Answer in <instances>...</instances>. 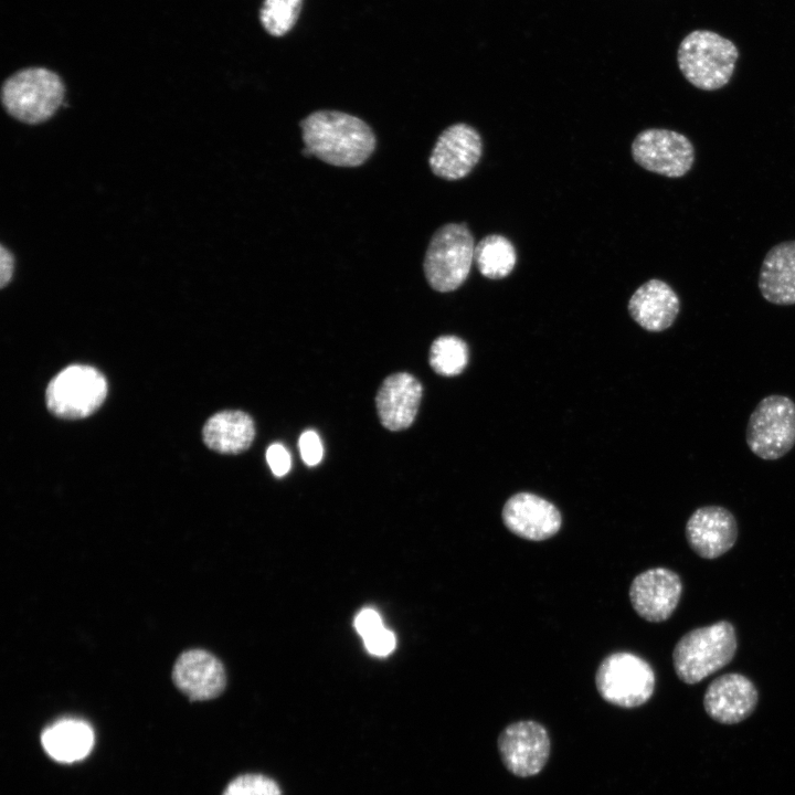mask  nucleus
<instances>
[{
	"label": "nucleus",
	"mask_w": 795,
	"mask_h": 795,
	"mask_svg": "<svg viewBox=\"0 0 795 795\" xmlns=\"http://www.w3.org/2000/svg\"><path fill=\"white\" fill-rule=\"evenodd\" d=\"M306 157L315 156L336 167H358L377 145L370 126L361 118L339 110H317L299 124Z\"/></svg>",
	"instance_id": "obj_1"
},
{
	"label": "nucleus",
	"mask_w": 795,
	"mask_h": 795,
	"mask_svg": "<svg viewBox=\"0 0 795 795\" xmlns=\"http://www.w3.org/2000/svg\"><path fill=\"white\" fill-rule=\"evenodd\" d=\"M738 647L735 629L728 621L689 630L677 642L672 665L678 678L688 685L700 682L727 666Z\"/></svg>",
	"instance_id": "obj_2"
},
{
	"label": "nucleus",
	"mask_w": 795,
	"mask_h": 795,
	"mask_svg": "<svg viewBox=\"0 0 795 795\" xmlns=\"http://www.w3.org/2000/svg\"><path fill=\"white\" fill-rule=\"evenodd\" d=\"M474 251V236L465 222L441 226L433 234L423 262L430 286L441 293L462 286L469 275Z\"/></svg>",
	"instance_id": "obj_5"
},
{
	"label": "nucleus",
	"mask_w": 795,
	"mask_h": 795,
	"mask_svg": "<svg viewBox=\"0 0 795 795\" xmlns=\"http://www.w3.org/2000/svg\"><path fill=\"white\" fill-rule=\"evenodd\" d=\"M172 680L191 700H209L225 688L226 676L221 661L203 649L182 653L174 662Z\"/></svg>",
	"instance_id": "obj_16"
},
{
	"label": "nucleus",
	"mask_w": 795,
	"mask_h": 795,
	"mask_svg": "<svg viewBox=\"0 0 795 795\" xmlns=\"http://www.w3.org/2000/svg\"><path fill=\"white\" fill-rule=\"evenodd\" d=\"M689 547L703 559H716L728 552L738 539V523L730 510L721 506L696 509L686 523Z\"/></svg>",
	"instance_id": "obj_15"
},
{
	"label": "nucleus",
	"mask_w": 795,
	"mask_h": 795,
	"mask_svg": "<svg viewBox=\"0 0 795 795\" xmlns=\"http://www.w3.org/2000/svg\"><path fill=\"white\" fill-rule=\"evenodd\" d=\"M422 393V384L410 373L399 372L385 378L375 396L382 425L390 431L410 427L417 414Z\"/></svg>",
	"instance_id": "obj_17"
},
{
	"label": "nucleus",
	"mask_w": 795,
	"mask_h": 795,
	"mask_svg": "<svg viewBox=\"0 0 795 795\" xmlns=\"http://www.w3.org/2000/svg\"><path fill=\"white\" fill-rule=\"evenodd\" d=\"M759 289L771 304L795 305V240L774 245L759 274Z\"/></svg>",
	"instance_id": "obj_19"
},
{
	"label": "nucleus",
	"mask_w": 795,
	"mask_h": 795,
	"mask_svg": "<svg viewBox=\"0 0 795 795\" xmlns=\"http://www.w3.org/2000/svg\"><path fill=\"white\" fill-rule=\"evenodd\" d=\"M303 0H265L259 20L263 28L274 36L286 34L297 21Z\"/></svg>",
	"instance_id": "obj_24"
},
{
	"label": "nucleus",
	"mask_w": 795,
	"mask_h": 795,
	"mask_svg": "<svg viewBox=\"0 0 795 795\" xmlns=\"http://www.w3.org/2000/svg\"><path fill=\"white\" fill-rule=\"evenodd\" d=\"M501 517L510 532L531 541H542L555 536L562 524L559 509L531 492L511 496L504 505Z\"/></svg>",
	"instance_id": "obj_13"
},
{
	"label": "nucleus",
	"mask_w": 795,
	"mask_h": 795,
	"mask_svg": "<svg viewBox=\"0 0 795 795\" xmlns=\"http://www.w3.org/2000/svg\"><path fill=\"white\" fill-rule=\"evenodd\" d=\"M14 269V257L12 253L1 245L0 247V286L6 287L11 280Z\"/></svg>",
	"instance_id": "obj_30"
},
{
	"label": "nucleus",
	"mask_w": 795,
	"mask_h": 795,
	"mask_svg": "<svg viewBox=\"0 0 795 795\" xmlns=\"http://www.w3.org/2000/svg\"><path fill=\"white\" fill-rule=\"evenodd\" d=\"M107 395L105 377L95 368L73 364L59 372L46 389V405L54 415L76 420L94 413Z\"/></svg>",
	"instance_id": "obj_8"
},
{
	"label": "nucleus",
	"mask_w": 795,
	"mask_h": 795,
	"mask_svg": "<svg viewBox=\"0 0 795 795\" xmlns=\"http://www.w3.org/2000/svg\"><path fill=\"white\" fill-rule=\"evenodd\" d=\"M653 667L640 656L616 651L600 664L595 685L600 696L621 708H636L646 703L655 690Z\"/></svg>",
	"instance_id": "obj_6"
},
{
	"label": "nucleus",
	"mask_w": 795,
	"mask_h": 795,
	"mask_svg": "<svg viewBox=\"0 0 795 795\" xmlns=\"http://www.w3.org/2000/svg\"><path fill=\"white\" fill-rule=\"evenodd\" d=\"M634 161L647 171L668 178H680L693 166L695 147L681 132L648 128L632 142Z\"/></svg>",
	"instance_id": "obj_9"
},
{
	"label": "nucleus",
	"mask_w": 795,
	"mask_h": 795,
	"mask_svg": "<svg viewBox=\"0 0 795 795\" xmlns=\"http://www.w3.org/2000/svg\"><path fill=\"white\" fill-rule=\"evenodd\" d=\"M738 47L730 40L709 30L690 32L681 41L677 62L685 78L702 91L725 86L734 72Z\"/></svg>",
	"instance_id": "obj_3"
},
{
	"label": "nucleus",
	"mask_w": 795,
	"mask_h": 795,
	"mask_svg": "<svg viewBox=\"0 0 795 795\" xmlns=\"http://www.w3.org/2000/svg\"><path fill=\"white\" fill-rule=\"evenodd\" d=\"M384 627L381 615L373 608L361 610L354 618V628L362 639Z\"/></svg>",
	"instance_id": "obj_29"
},
{
	"label": "nucleus",
	"mask_w": 795,
	"mask_h": 795,
	"mask_svg": "<svg viewBox=\"0 0 795 795\" xmlns=\"http://www.w3.org/2000/svg\"><path fill=\"white\" fill-rule=\"evenodd\" d=\"M367 650L374 656L384 657L390 655L395 646V635L385 626L363 639Z\"/></svg>",
	"instance_id": "obj_27"
},
{
	"label": "nucleus",
	"mask_w": 795,
	"mask_h": 795,
	"mask_svg": "<svg viewBox=\"0 0 795 795\" xmlns=\"http://www.w3.org/2000/svg\"><path fill=\"white\" fill-rule=\"evenodd\" d=\"M205 445L222 454L247 449L255 436L252 417L242 411H223L212 415L203 427Z\"/></svg>",
	"instance_id": "obj_21"
},
{
	"label": "nucleus",
	"mask_w": 795,
	"mask_h": 795,
	"mask_svg": "<svg viewBox=\"0 0 795 795\" xmlns=\"http://www.w3.org/2000/svg\"><path fill=\"white\" fill-rule=\"evenodd\" d=\"M497 746L502 764L511 774L530 777L540 773L547 764L551 742L541 723L521 720L500 732Z\"/></svg>",
	"instance_id": "obj_10"
},
{
	"label": "nucleus",
	"mask_w": 795,
	"mask_h": 795,
	"mask_svg": "<svg viewBox=\"0 0 795 795\" xmlns=\"http://www.w3.org/2000/svg\"><path fill=\"white\" fill-rule=\"evenodd\" d=\"M483 155V139L470 125L456 123L438 136L428 165L432 172L445 180L465 178L478 163Z\"/></svg>",
	"instance_id": "obj_11"
},
{
	"label": "nucleus",
	"mask_w": 795,
	"mask_h": 795,
	"mask_svg": "<svg viewBox=\"0 0 795 795\" xmlns=\"http://www.w3.org/2000/svg\"><path fill=\"white\" fill-rule=\"evenodd\" d=\"M301 459L307 466L318 465L324 455V448L319 435L311 430L305 431L298 441Z\"/></svg>",
	"instance_id": "obj_26"
},
{
	"label": "nucleus",
	"mask_w": 795,
	"mask_h": 795,
	"mask_svg": "<svg viewBox=\"0 0 795 795\" xmlns=\"http://www.w3.org/2000/svg\"><path fill=\"white\" fill-rule=\"evenodd\" d=\"M628 311L645 330L660 332L675 322L680 311V299L666 282L653 278L632 295Z\"/></svg>",
	"instance_id": "obj_18"
},
{
	"label": "nucleus",
	"mask_w": 795,
	"mask_h": 795,
	"mask_svg": "<svg viewBox=\"0 0 795 795\" xmlns=\"http://www.w3.org/2000/svg\"><path fill=\"white\" fill-rule=\"evenodd\" d=\"M432 369L444 377H454L463 372L468 362V348L456 336H441L430 349Z\"/></svg>",
	"instance_id": "obj_23"
},
{
	"label": "nucleus",
	"mask_w": 795,
	"mask_h": 795,
	"mask_svg": "<svg viewBox=\"0 0 795 795\" xmlns=\"http://www.w3.org/2000/svg\"><path fill=\"white\" fill-rule=\"evenodd\" d=\"M46 754L61 763H73L86 757L94 745L92 727L78 719H62L41 734Z\"/></svg>",
	"instance_id": "obj_20"
},
{
	"label": "nucleus",
	"mask_w": 795,
	"mask_h": 795,
	"mask_svg": "<svg viewBox=\"0 0 795 795\" xmlns=\"http://www.w3.org/2000/svg\"><path fill=\"white\" fill-rule=\"evenodd\" d=\"M64 93V84L56 73L44 67H29L6 80L1 100L13 118L36 125L55 114L62 105Z\"/></svg>",
	"instance_id": "obj_4"
},
{
	"label": "nucleus",
	"mask_w": 795,
	"mask_h": 795,
	"mask_svg": "<svg viewBox=\"0 0 795 795\" xmlns=\"http://www.w3.org/2000/svg\"><path fill=\"white\" fill-rule=\"evenodd\" d=\"M474 262L486 278L501 279L513 271L517 253L506 236L490 234L475 245Z\"/></svg>",
	"instance_id": "obj_22"
},
{
	"label": "nucleus",
	"mask_w": 795,
	"mask_h": 795,
	"mask_svg": "<svg viewBox=\"0 0 795 795\" xmlns=\"http://www.w3.org/2000/svg\"><path fill=\"white\" fill-rule=\"evenodd\" d=\"M682 591L679 575L667 568L648 569L634 577L629 600L645 621L660 623L675 612Z\"/></svg>",
	"instance_id": "obj_12"
},
{
	"label": "nucleus",
	"mask_w": 795,
	"mask_h": 795,
	"mask_svg": "<svg viewBox=\"0 0 795 795\" xmlns=\"http://www.w3.org/2000/svg\"><path fill=\"white\" fill-rule=\"evenodd\" d=\"M222 795H282L278 784L268 776L243 774L232 780Z\"/></svg>",
	"instance_id": "obj_25"
},
{
	"label": "nucleus",
	"mask_w": 795,
	"mask_h": 795,
	"mask_svg": "<svg viewBox=\"0 0 795 795\" xmlns=\"http://www.w3.org/2000/svg\"><path fill=\"white\" fill-rule=\"evenodd\" d=\"M745 439L764 460L786 455L795 445V402L781 394L763 398L749 417Z\"/></svg>",
	"instance_id": "obj_7"
},
{
	"label": "nucleus",
	"mask_w": 795,
	"mask_h": 795,
	"mask_svg": "<svg viewBox=\"0 0 795 795\" xmlns=\"http://www.w3.org/2000/svg\"><path fill=\"white\" fill-rule=\"evenodd\" d=\"M266 462L272 473L277 477L285 476L292 465V458L288 451L282 444H272L266 451Z\"/></svg>",
	"instance_id": "obj_28"
},
{
	"label": "nucleus",
	"mask_w": 795,
	"mask_h": 795,
	"mask_svg": "<svg viewBox=\"0 0 795 795\" xmlns=\"http://www.w3.org/2000/svg\"><path fill=\"white\" fill-rule=\"evenodd\" d=\"M759 693L746 676L729 672L712 680L703 696L707 714L722 724H735L749 718L756 708Z\"/></svg>",
	"instance_id": "obj_14"
}]
</instances>
